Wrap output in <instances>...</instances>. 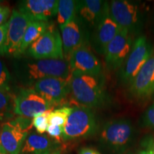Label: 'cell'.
<instances>
[{"label": "cell", "mask_w": 154, "mask_h": 154, "mask_svg": "<svg viewBox=\"0 0 154 154\" xmlns=\"http://www.w3.org/2000/svg\"><path fill=\"white\" fill-rule=\"evenodd\" d=\"M135 129L128 119H117L103 125L99 136L100 145L110 154H123L131 145Z\"/></svg>", "instance_id": "cell-1"}, {"label": "cell", "mask_w": 154, "mask_h": 154, "mask_svg": "<svg viewBox=\"0 0 154 154\" xmlns=\"http://www.w3.org/2000/svg\"><path fill=\"white\" fill-rule=\"evenodd\" d=\"M70 84L73 97L84 106L99 108L109 101L100 77L72 74Z\"/></svg>", "instance_id": "cell-2"}, {"label": "cell", "mask_w": 154, "mask_h": 154, "mask_svg": "<svg viewBox=\"0 0 154 154\" xmlns=\"http://www.w3.org/2000/svg\"><path fill=\"white\" fill-rule=\"evenodd\" d=\"M109 16L121 28L126 29L131 35H139L143 30L145 15L138 3L127 0L111 1Z\"/></svg>", "instance_id": "cell-3"}, {"label": "cell", "mask_w": 154, "mask_h": 154, "mask_svg": "<svg viewBox=\"0 0 154 154\" xmlns=\"http://www.w3.org/2000/svg\"><path fill=\"white\" fill-rule=\"evenodd\" d=\"M21 76L26 82H37L47 78L71 79L70 64L65 59H36L24 63Z\"/></svg>", "instance_id": "cell-4"}, {"label": "cell", "mask_w": 154, "mask_h": 154, "mask_svg": "<svg viewBox=\"0 0 154 154\" xmlns=\"http://www.w3.org/2000/svg\"><path fill=\"white\" fill-rule=\"evenodd\" d=\"M98 130V124L94 111L86 106H75L63 126L62 139L64 140L85 138Z\"/></svg>", "instance_id": "cell-5"}, {"label": "cell", "mask_w": 154, "mask_h": 154, "mask_svg": "<svg viewBox=\"0 0 154 154\" xmlns=\"http://www.w3.org/2000/svg\"><path fill=\"white\" fill-rule=\"evenodd\" d=\"M153 55V47L146 36L140 35L134 40L131 52L120 68L119 79L124 85L131 84L140 69Z\"/></svg>", "instance_id": "cell-6"}, {"label": "cell", "mask_w": 154, "mask_h": 154, "mask_svg": "<svg viewBox=\"0 0 154 154\" xmlns=\"http://www.w3.org/2000/svg\"><path fill=\"white\" fill-rule=\"evenodd\" d=\"M32 126V120L22 116L2 125L0 142L7 153H20Z\"/></svg>", "instance_id": "cell-7"}, {"label": "cell", "mask_w": 154, "mask_h": 154, "mask_svg": "<svg viewBox=\"0 0 154 154\" xmlns=\"http://www.w3.org/2000/svg\"><path fill=\"white\" fill-rule=\"evenodd\" d=\"M28 53L35 59H64L60 32L54 25H49L44 34L29 47Z\"/></svg>", "instance_id": "cell-8"}, {"label": "cell", "mask_w": 154, "mask_h": 154, "mask_svg": "<svg viewBox=\"0 0 154 154\" xmlns=\"http://www.w3.org/2000/svg\"><path fill=\"white\" fill-rule=\"evenodd\" d=\"M133 43L131 34L121 28L106 49L103 56L108 68L111 70L121 68L129 55Z\"/></svg>", "instance_id": "cell-9"}, {"label": "cell", "mask_w": 154, "mask_h": 154, "mask_svg": "<svg viewBox=\"0 0 154 154\" xmlns=\"http://www.w3.org/2000/svg\"><path fill=\"white\" fill-rule=\"evenodd\" d=\"M53 108L34 89L23 90L14 98V113L25 118H34Z\"/></svg>", "instance_id": "cell-10"}, {"label": "cell", "mask_w": 154, "mask_h": 154, "mask_svg": "<svg viewBox=\"0 0 154 154\" xmlns=\"http://www.w3.org/2000/svg\"><path fill=\"white\" fill-rule=\"evenodd\" d=\"M32 19L18 9H13L9 20L6 42V55L19 57L23 38Z\"/></svg>", "instance_id": "cell-11"}, {"label": "cell", "mask_w": 154, "mask_h": 154, "mask_svg": "<svg viewBox=\"0 0 154 154\" xmlns=\"http://www.w3.org/2000/svg\"><path fill=\"white\" fill-rule=\"evenodd\" d=\"M71 79L47 78L38 80L34 89L52 106L62 103L71 91Z\"/></svg>", "instance_id": "cell-12"}, {"label": "cell", "mask_w": 154, "mask_h": 154, "mask_svg": "<svg viewBox=\"0 0 154 154\" xmlns=\"http://www.w3.org/2000/svg\"><path fill=\"white\" fill-rule=\"evenodd\" d=\"M69 64L72 74H84L95 77H100L101 75V63L88 48V44L75 50L69 60Z\"/></svg>", "instance_id": "cell-13"}, {"label": "cell", "mask_w": 154, "mask_h": 154, "mask_svg": "<svg viewBox=\"0 0 154 154\" xmlns=\"http://www.w3.org/2000/svg\"><path fill=\"white\" fill-rule=\"evenodd\" d=\"M109 15V3L101 0L77 1L76 16L84 26L94 30Z\"/></svg>", "instance_id": "cell-14"}, {"label": "cell", "mask_w": 154, "mask_h": 154, "mask_svg": "<svg viewBox=\"0 0 154 154\" xmlns=\"http://www.w3.org/2000/svg\"><path fill=\"white\" fill-rule=\"evenodd\" d=\"M84 26L76 17L72 22L60 27L63 56L65 60L69 62L75 50L83 45L88 44V36L84 29Z\"/></svg>", "instance_id": "cell-15"}, {"label": "cell", "mask_w": 154, "mask_h": 154, "mask_svg": "<svg viewBox=\"0 0 154 154\" xmlns=\"http://www.w3.org/2000/svg\"><path fill=\"white\" fill-rule=\"evenodd\" d=\"M57 0H24L19 3L18 10L33 21L48 22L57 16Z\"/></svg>", "instance_id": "cell-16"}, {"label": "cell", "mask_w": 154, "mask_h": 154, "mask_svg": "<svg viewBox=\"0 0 154 154\" xmlns=\"http://www.w3.org/2000/svg\"><path fill=\"white\" fill-rule=\"evenodd\" d=\"M130 94L136 99H143L154 92V55L150 58L129 86Z\"/></svg>", "instance_id": "cell-17"}, {"label": "cell", "mask_w": 154, "mask_h": 154, "mask_svg": "<svg viewBox=\"0 0 154 154\" xmlns=\"http://www.w3.org/2000/svg\"><path fill=\"white\" fill-rule=\"evenodd\" d=\"M121 29L109 15L106 17L94 30L91 38V44L96 52L104 55L107 46L120 32Z\"/></svg>", "instance_id": "cell-18"}, {"label": "cell", "mask_w": 154, "mask_h": 154, "mask_svg": "<svg viewBox=\"0 0 154 154\" xmlns=\"http://www.w3.org/2000/svg\"><path fill=\"white\" fill-rule=\"evenodd\" d=\"M57 142L45 136L31 133L25 140L22 154H49L57 150Z\"/></svg>", "instance_id": "cell-19"}, {"label": "cell", "mask_w": 154, "mask_h": 154, "mask_svg": "<svg viewBox=\"0 0 154 154\" xmlns=\"http://www.w3.org/2000/svg\"><path fill=\"white\" fill-rule=\"evenodd\" d=\"M49 25L47 22L42 21H32L29 24L21 44L19 56L24 53L25 51L28 49L34 42H36L42 34L45 33L49 27Z\"/></svg>", "instance_id": "cell-20"}, {"label": "cell", "mask_w": 154, "mask_h": 154, "mask_svg": "<svg viewBox=\"0 0 154 154\" xmlns=\"http://www.w3.org/2000/svg\"><path fill=\"white\" fill-rule=\"evenodd\" d=\"M77 1L59 0L58 4L57 22L59 27L72 22L76 18Z\"/></svg>", "instance_id": "cell-21"}, {"label": "cell", "mask_w": 154, "mask_h": 154, "mask_svg": "<svg viewBox=\"0 0 154 154\" xmlns=\"http://www.w3.org/2000/svg\"><path fill=\"white\" fill-rule=\"evenodd\" d=\"M14 111V99L9 92L0 90V121L10 118Z\"/></svg>", "instance_id": "cell-22"}, {"label": "cell", "mask_w": 154, "mask_h": 154, "mask_svg": "<svg viewBox=\"0 0 154 154\" xmlns=\"http://www.w3.org/2000/svg\"><path fill=\"white\" fill-rule=\"evenodd\" d=\"M72 108L68 106H63L57 109L51 111L48 116L49 125H57L63 127L66 124Z\"/></svg>", "instance_id": "cell-23"}, {"label": "cell", "mask_w": 154, "mask_h": 154, "mask_svg": "<svg viewBox=\"0 0 154 154\" xmlns=\"http://www.w3.org/2000/svg\"><path fill=\"white\" fill-rule=\"evenodd\" d=\"M54 110V108L49 109L45 113L36 116L32 119V124L33 126L36 128V131L38 134H43L47 131L48 126H49V121H48V116L51 111Z\"/></svg>", "instance_id": "cell-24"}, {"label": "cell", "mask_w": 154, "mask_h": 154, "mask_svg": "<svg viewBox=\"0 0 154 154\" xmlns=\"http://www.w3.org/2000/svg\"><path fill=\"white\" fill-rule=\"evenodd\" d=\"M10 74L2 61L0 60V90L9 92L10 90Z\"/></svg>", "instance_id": "cell-25"}, {"label": "cell", "mask_w": 154, "mask_h": 154, "mask_svg": "<svg viewBox=\"0 0 154 154\" xmlns=\"http://www.w3.org/2000/svg\"><path fill=\"white\" fill-rule=\"evenodd\" d=\"M128 154H154V140L148 138L143 140L141 149Z\"/></svg>", "instance_id": "cell-26"}, {"label": "cell", "mask_w": 154, "mask_h": 154, "mask_svg": "<svg viewBox=\"0 0 154 154\" xmlns=\"http://www.w3.org/2000/svg\"><path fill=\"white\" fill-rule=\"evenodd\" d=\"M142 123L145 126L154 129V102L142 116Z\"/></svg>", "instance_id": "cell-27"}, {"label": "cell", "mask_w": 154, "mask_h": 154, "mask_svg": "<svg viewBox=\"0 0 154 154\" xmlns=\"http://www.w3.org/2000/svg\"><path fill=\"white\" fill-rule=\"evenodd\" d=\"M63 128L57 125H49L47 128V134L50 137L54 139L57 142H60L63 136Z\"/></svg>", "instance_id": "cell-28"}, {"label": "cell", "mask_w": 154, "mask_h": 154, "mask_svg": "<svg viewBox=\"0 0 154 154\" xmlns=\"http://www.w3.org/2000/svg\"><path fill=\"white\" fill-rule=\"evenodd\" d=\"M8 25L9 23L7 22L6 24L0 26V55L6 54V42H7Z\"/></svg>", "instance_id": "cell-29"}, {"label": "cell", "mask_w": 154, "mask_h": 154, "mask_svg": "<svg viewBox=\"0 0 154 154\" xmlns=\"http://www.w3.org/2000/svg\"><path fill=\"white\" fill-rule=\"evenodd\" d=\"M11 9L9 7H5V9L0 12V26L6 24L7 22H8L7 19H9V17H11Z\"/></svg>", "instance_id": "cell-30"}, {"label": "cell", "mask_w": 154, "mask_h": 154, "mask_svg": "<svg viewBox=\"0 0 154 154\" xmlns=\"http://www.w3.org/2000/svg\"><path fill=\"white\" fill-rule=\"evenodd\" d=\"M79 154H101L97 150L89 147L82 148L79 151Z\"/></svg>", "instance_id": "cell-31"}, {"label": "cell", "mask_w": 154, "mask_h": 154, "mask_svg": "<svg viewBox=\"0 0 154 154\" xmlns=\"http://www.w3.org/2000/svg\"><path fill=\"white\" fill-rule=\"evenodd\" d=\"M0 154H8V153H7V152L6 151L5 149L3 148V146L1 143V142H0Z\"/></svg>", "instance_id": "cell-32"}, {"label": "cell", "mask_w": 154, "mask_h": 154, "mask_svg": "<svg viewBox=\"0 0 154 154\" xmlns=\"http://www.w3.org/2000/svg\"><path fill=\"white\" fill-rule=\"evenodd\" d=\"M49 154H62V153H61V150L57 149V150H56V151L51 152V153H50Z\"/></svg>", "instance_id": "cell-33"}, {"label": "cell", "mask_w": 154, "mask_h": 154, "mask_svg": "<svg viewBox=\"0 0 154 154\" xmlns=\"http://www.w3.org/2000/svg\"><path fill=\"white\" fill-rule=\"evenodd\" d=\"M5 7H6V6L4 5L3 4H2V2H0V12H1V11H2L4 9H5Z\"/></svg>", "instance_id": "cell-34"}]
</instances>
